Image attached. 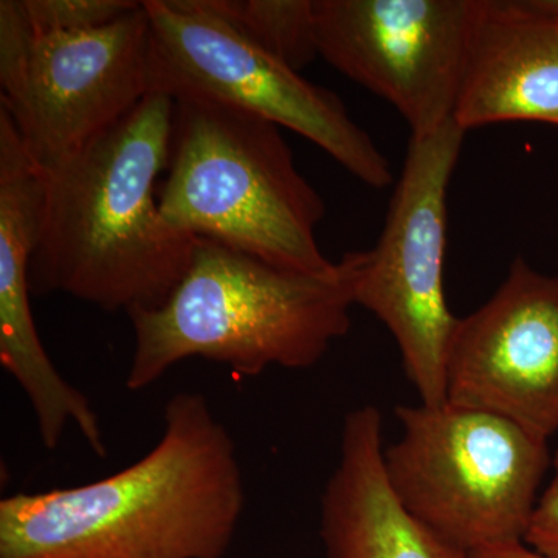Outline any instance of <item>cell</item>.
Masks as SVG:
<instances>
[{"label":"cell","mask_w":558,"mask_h":558,"mask_svg":"<svg viewBox=\"0 0 558 558\" xmlns=\"http://www.w3.org/2000/svg\"><path fill=\"white\" fill-rule=\"evenodd\" d=\"M194 2L296 72L319 57L314 0Z\"/></svg>","instance_id":"cell-14"},{"label":"cell","mask_w":558,"mask_h":558,"mask_svg":"<svg viewBox=\"0 0 558 558\" xmlns=\"http://www.w3.org/2000/svg\"><path fill=\"white\" fill-rule=\"evenodd\" d=\"M465 132L454 121L411 138L376 247L362 252L355 306L395 337L421 403L447 400V363L458 317L447 303V194Z\"/></svg>","instance_id":"cell-7"},{"label":"cell","mask_w":558,"mask_h":558,"mask_svg":"<svg viewBox=\"0 0 558 558\" xmlns=\"http://www.w3.org/2000/svg\"><path fill=\"white\" fill-rule=\"evenodd\" d=\"M174 101L168 175L159 189L172 229L279 269L332 270L336 263L315 236L325 202L301 175L281 128L196 95Z\"/></svg>","instance_id":"cell-4"},{"label":"cell","mask_w":558,"mask_h":558,"mask_svg":"<svg viewBox=\"0 0 558 558\" xmlns=\"http://www.w3.org/2000/svg\"><path fill=\"white\" fill-rule=\"evenodd\" d=\"M360 264L362 252H351L328 274H301L197 238L170 299L128 312L135 336L128 389L148 388L189 359L247 377L317 365L351 328Z\"/></svg>","instance_id":"cell-3"},{"label":"cell","mask_w":558,"mask_h":558,"mask_svg":"<svg viewBox=\"0 0 558 558\" xmlns=\"http://www.w3.org/2000/svg\"><path fill=\"white\" fill-rule=\"evenodd\" d=\"M319 57L425 138L453 121L472 0H314Z\"/></svg>","instance_id":"cell-9"},{"label":"cell","mask_w":558,"mask_h":558,"mask_svg":"<svg viewBox=\"0 0 558 558\" xmlns=\"http://www.w3.org/2000/svg\"><path fill=\"white\" fill-rule=\"evenodd\" d=\"M453 121L558 126V0H472Z\"/></svg>","instance_id":"cell-11"},{"label":"cell","mask_w":558,"mask_h":558,"mask_svg":"<svg viewBox=\"0 0 558 558\" xmlns=\"http://www.w3.org/2000/svg\"><path fill=\"white\" fill-rule=\"evenodd\" d=\"M245 508L236 444L201 392L165 405L154 449L94 483L0 501V558H222Z\"/></svg>","instance_id":"cell-1"},{"label":"cell","mask_w":558,"mask_h":558,"mask_svg":"<svg viewBox=\"0 0 558 558\" xmlns=\"http://www.w3.org/2000/svg\"><path fill=\"white\" fill-rule=\"evenodd\" d=\"M0 86L33 163L60 167L160 92L145 2L97 31L40 33L21 0H2Z\"/></svg>","instance_id":"cell-6"},{"label":"cell","mask_w":558,"mask_h":558,"mask_svg":"<svg viewBox=\"0 0 558 558\" xmlns=\"http://www.w3.org/2000/svg\"><path fill=\"white\" fill-rule=\"evenodd\" d=\"M44 196L43 172L0 106V363L40 413L60 409L72 395L44 349L32 312L28 274Z\"/></svg>","instance_id":"cell-13"},{"label":"cell","mask_w":558,"mask_h":558,"mask_svg":"<svg viewBox=\"0 0 558 558\" xmlns=\"http://www.w3.org/2000/svg\"><path fill=\"white\" fill-rule=\"evenodd\" d=\"M447 400L549 439L558 432V277L515 258L490 300L458 318Z\"/></svg>","instance_id":"cell-10"},{"label":"cell","mask_w":558,"mask_h":558,"mask_svg":"<svg viewBox=\"0 0 558 558\" xmlns=\"http://www.w3.org/2000/svg\"><path fill=\"white\" fill-rule=\"evenodd\" d=\"M328 558H469L411 515L385 472L384 417L374 405L347 414L340 457L322 498Z\"/></svg>","instance_id":"cell-12"},{"label":"cell","mask_w":558,"mask_h":558,"mask_svg":"<svg viewBox=\"0 0 558 558\" xmlns=\"http://www.w3.org/2000/svg\"><path fill=\"white\" fill-rule=\"evenodd\" d=\"M135 0H21L25 20L40 33L97 31L142 7Z\"/></svg>","instance_id":"cell-15"},{"label":"cell","mask_w":558,"mask_h":558,"mask_svg":"<svg viewBox=\"0 0 558 558\" xmlns=\"http://www.w3.org/2000/svg\"><path fill=\"white\" fill-rule=\"evenodd\" d=\"M175 101L145 98L123 120L43 172L32 295L65 293L102 311L154 310L189 270L197 238L172 229L157 180L170 161Z\"/></svg>","instance_id":"cell-2"},{"label":"cell","mask_w":558,"mask_h":558,"mask_svg":"<svg viewBox=\"0 0 558 558\" xmlns=\"http://www.w3.org/2000/svg\"><path fill=\"white\" fill-rule=\"evenodd\" d=\"M469 558H548L529 548L523 539L520 542L501 543V545L487 546V548L473 550Z\"/></svg>","instance_id":"cell-17"},{"label":"cell","mask_w":558,"mask_h":558,"mask_svg":"<svg viewBox=\"0 0 558 558\" xmlns=\"http://www.w3.org/2000/svg\"><path fill=\"white\" fill-rule=\"evenodd\" d=\"M159 89L263 117L311 140L371 189L392 183L388 160L333 92L250 43L194 0H143Z\"/></svg>","instance_id":"cell-8"},{"label":"cell","mask_w":558,"mask_h":558,"mask_svg":"<svg viewBox=\"0 0 558 558\" xmlns=\"http://www.w3.org/2000/svg\"><path fill=\"white\" fill-rule=\"evenodd\" d=\"M396 414L402 433L385 449V472L411 515L468 554L524 538L549 439L449 400Z\"/></svg>","instance_id":"cell-5"},{"label":"cell","mask_w":558,"mask_h":558,"mask_svg":"<svg viewBox=\"0 0 558 558\" xmlns=\"http://www.w3.org/2000/svg\"><path fill=\"white\" fill-rule=\"evenodd\" d=\"M553 469V478L532 510L523 542L542 556L558 558V450Z\"/></svg>","instance_id":"cell-16"}]
</instances>
